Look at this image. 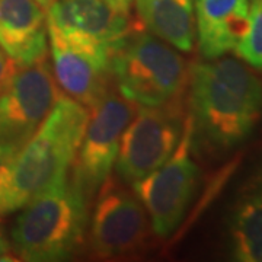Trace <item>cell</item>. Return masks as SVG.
Segmentation results:
<instances>
[{
	"mask_svg": "<svg viewBox=\"0 0 262 262\" xmlns=\"http://www.w3.org/2000/svg\"><path fill=\"white\" fill-rule=\"evenodd\" d=\"M88 118L86 106L60 95L37 131L0 172V219L22 210L38 194L67 178Z\"/></svg>",
	"mask_w": 262,
	"mask_h": 262,
	"instance_id": "6da1fadb",
	"label": "cell"
},
{
	"mask_svg": "<svg viewBox=\"0 0 262 262\" xmlns=\"http://www.w3.org/2000/svg\"><path fill=\"white\" fill-rule=\"evenodd\" d=\"M188 88L194 133L214 149L237 146L261 120V80L236 58L194 64Z\"/></svg>",
	"mask_w": 262,
	"mask_h": 262,
	"instance_id": "7a4b0ae2",
	"label": "cell"
},
{
	"mask_svg": "<svg viewBox=\"0 0 262 262\" xmlns=\"http://www.w3.org/2000/svg\"><path fill=\"white\" fill-rule=\"evenodd\" d=\"M89 200L69 177L38 194L22 208L10 230L22 261H61L83 244Z\"/></svg>",
	"mask_w": 262,
	"mask_h": 262,
	"instance_id": "3957f363",
	"label": "cell"
},
{
	"mask_svg": "<svg viewBox=\"0 0 262 262\" xmlns=\"http://www.w3.org/2000/svg\"><path fill=\"white\" fill-rule=\"evenodd\" d=\"M115 89L137 105L179 102L189 80L185 58L160 38L136 28L111 57Z\"/></svg>",
	"mask_w": 262,
	"mask_h": 262,
	"instance_id": "277c9868",
	"label": "cell"
},
{
	"mask_svg": "<svg viewBox=\"0 0 262 262\" xmlns=\"http://www.w3.org/2000/svg\"><path fill=\"white\" fill-rule=\"evenodd\" d=\"M137 103L110 89L89 108V118L72 165V181L88 200L111 175L124 130L137 111Z\"/></svg>",
	"mask_w": 262,
	"mask_h": 262,
	"instance_id": "5b68a950",
	"label": "cell"
},
{
	"mask_svg": "<svg viewBox=\"0 0 262 262\" xmlns=\"http://www.w3.org/2000/svg\"><path fill=\"white\" fill-rule=\"evenodd\" d=\"M192 140L194 122L188 114L172 156L147 177L133 184L136 195L149 214L151 230L160 237H166L178 227L195 192L198 166L191 159Z\"/></svg>",
	"mask_w": 262,
	"mask_h": 262,
	"instance_id": "8992f818",
	"label": "cell"
},
{
	"mask_svg": "<svg viewBox=\"0 0 262 262\" xmlns=\"http://www.w3.org/2000/svg\"><path fill=\"white\" fill-rule=\"evenodd\" d=\"M185 117L181 101L137 108L122 133L115 160L118 178L134 184L162 166L178 146Z\"/></svg>",
	"mask_w": 262,
	"mask_h": 262,
	"instance_id": "52a82bcc",
	"label": "cell"
},
{
	"mask_svg": "<svg viewBox=\"0 0 262 262\" xmlns=\"http://www.w3.org/2000/svg\"><path fill=\"white\" fill-rule=\"evenodd\" d=\"M96 194L89 236L95 255L113 258L141 249L151 226L136 192L108 177Z\"/></svg>",
	"mask_w": 262,
	"mask_h": 262,
	"instance_id": "ba28073f",
	"label": "cell"
},
{
	"mask_svg": "<svg viewBox=\"0 0 262 262\" xmlns=\"http://www.w3.org/2000/svg\"><path fill=\"white\" fill-rule=\"evenodd\" d=\"M60 98L47 57L20 67L0 94V141L24 146Z\"/></svg>",
	"mask_w": 262,
	"mask_h": 262,
	"instance_id": "9c48e42d",
	"label": "cell"
},
{
	"mask_svg": "<svg viewBox=\"0 0 262 262\" xmlns=\"http://www.w3.org/2000/svg\"><path fill=\"white\" fill-rule=\"evenodd\" d=\"M47 25L69 41L114 54L139 24L115 10L105 0H53L47 8Z\"/></svg>",
	"mask_w": 262,
	"mask_h": 262,
	"instance_id": "30bf717a",
	"label": "cell"
},
{
	"mask_svg": "<svg viewBox=\"0 0 262 262\" xmlns=\"http://www.w3.org/2000/svg\"><path fill=\"white\" fill-rule=\"evenodd\" d=\"M47 34L57 84L67 96L92 108L113 82L111 53L72 42L50 25Z\"/></svg>",
	"mask_w": 262,
	"mask_h": 262,
	"instance_id": "8fae6325",
	"label": "cell"
},
{
	"mask_svg": "<svg viewBox=\"0 0 262 262\" xmlns=\"http://www.w3.org/2000/svg\"><path fill=\"white\" fill-rule=\"evenodd\" d=\"M0 47L19 69L47 57V13L37 0H0Z\"/></svg>",
	"mask_w": 262,
	"mask_h": 262,
	"instance_id": "7c38bea8",
	"label": "cell"
},
{
	"mask_svg": "<svg viewBox=\"0 0 262 262\" xmlns=\"http://www.w3.org/2000/svg\"><path fill=\"white\" fill-rule=\"evenodd\" d=\"M249 24L248 0H196L198 47L206 60L233 51Z\"/></svg>",
	"mask_w": 262,
	"mask_h": 262,
	"instance_id": "4fadbf2b",
	"label": "cell"
},
{
	"mask_svg": "<svg viewBox=\"0 0 262 262\" xmlns=\"http://www.w3.org/2000/svg\"><path fill=\"white\" fill-rule=\"evenodd\" d=\"M140 24L155 37L189 53L195 39L192 0H136Z\"/></svg>",
	"mask_w": 262,
	"mask_h": 262,
	"instance_id": "5bb4252c",
	"label": "cell"
},
{
	"mask_svg": "<svg viewBox=\"0 0 262 262\" xmlns=\"http://www.w3.org/2000/svg\"><path fill=\"white\" fill-rule=\"evenodd\" d=\"M232 244L237 261L262 262V194L244 200L236 210Z\"/></svg>",
	"mask_w": 262,
	"mask_h": 262,
	"instance_id": "9a60e30c",
	"label": "cell"
},
{
	"mask_svg": "<svg viewBox=\"0 0 262 262\" xmlns=\"http://www.w3.org/2000/svg\"><path fill=\"white\" fill-rule=\"evenodd\" d=\"M234 53L255 69H262V0H255L249 8V24Z\"/></svg>",
	"mask_w": 262,
	"mask_h": 262,
	"instance_id": "2e32d148",
	"label": "cell"
},
{
	"mask_svg": "<svg viewBox=\"0 0 262 262\" xmlns=\"http://www.w3.org/2000/svg\"><path fill=\"white\" fill-rule=\"evenodd\" d=\"M18 70V64L0 47V94L10 83V80L13 79Z\"/></svg>",
	"mask_w": 262,
	"mask_h": 262,
	"instance_id": "e0dca14e",
	"label": "cell"
},
{
	"mask_svg": "<svg viewBox=\"0 0 262 262\" xmlns=\"http://www.w3.org/2000/svg\"><path fill=\"white\" fill-rule=\"evenodd\" d=\"M19 149H20V146H18V144L0 141V172L12 160V158L18 153Z\"/></svg>",
	"mask_w": 262,
	"mask_h": 262,
	"instance_id": "ac0fdd59",
	"label": "cell"
},
{
	"mask_svg": "<svg viewBox=\"0 0 262 262\" xmlns=\"http://www.w3.org/2000/svg\"><path fill=\"white\" fill-rule=\"evenodd\" d=\"M105 2H108L115 10L125 13V15H130L133 0H105Z\"/></svg>",
	"mask_w": 262,
	"mask_h": 262,
	"instance_id": "d6986e66",
	"label": "cell"
},
{
	"mask_svg": "<svg viewBox=\"0 0 262 262\" xmlns=\"http://www.w3.org/2000/svg\"><path fill=\"white\" fill-rule=\"evenodd\" d=\"M10 253V248L8 241L3 237V234L0 233V261H9L10 258H8Z\"/></svg>",
	"mask_w": 262,
	"mask_h": 262,
	"instance_id": "ffe728a7",
	"label": "cell"
},
{
	"mask_svg": "<svg viewBox=\"0 0 262 262\" xmlns=\"http://www.w3.org/2000/svg\"><path fill=\"white\" fill-rule=\"evenodd\" d=\"M37 2L39 3V5H41V6H42V8H44V9H46V8H47L48 5H50L53 0H37Z\"/></svg>",
	"mask_w": 262,
	"mask_h": 262,
	"instance_id": "44dd1931",
	"label": "cell"
}]
</instances>
